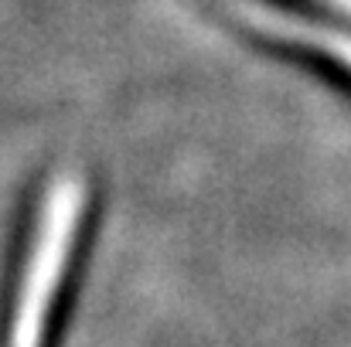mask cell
<instances>
[{
	"label": "cell",
	"instance_id": "6da1fadb",
	"mask_svg": "<svg viewBox=\"0 0 351 347\" xmlns=\"http://www.w3.org/2000/svg\"><path fill=\"white\" fill-rule=\"evenodd\" d=\"M82 205H86V191L75 177H62L51 184L48 201H45V215H41L38 245H34L27 272H24L17 317L10 327V347H41L48 310H51L58 279L65 272V262H69V252L75 242V229L82 218Z\"/></svg>",
	"mask_w": 351,
	"mask_h": 347
},
{
	"label": "cell",
	"instance_id": "7a4b0ae2",
	"mask_svg": "<svg viewBox=\"0 0 351 347\" xmlns=\"http://www.w3.org/2000/svg\"><path fill=\"white\" fill-rule=\"evenodd\" d=\"M266 24L273 27V31H283V34H290V38H297V41H307L311 48H317V51H324V55H331V58H338V62H345L351 65V38L348 34H341V31H328V27H317V24H304V21H293V17H266Z\"/></svg>",
	"mask_w": 351,
	"mask_h": 347
}]
</instances>
